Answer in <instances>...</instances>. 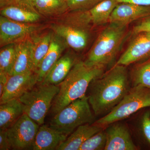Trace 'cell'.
I'll return each mask as SVG.
<instances>
[{"mask_svg":"<svg viewBox=\"0 0 150 150\" xmlns=\"http://www.w3.org/2000/svg\"><path fill=\"white\" fill-rule=\"evenodd\" d=\"M134 36L115 64L126 67L150 59V32L139 33Z\"/></svg>","mask_w":150,"mask_h":150,"instance_id":"9c48e42d","label":"cell"},{"mask_svg":"<svg viewBox=\"0 0 150 150\" xmlns=\"http://www.w3.org/2000/svg\"><path fill=\"white\" fill-rule=\"evenodd\" d=\"M131 88L126 66L115 64L90 84L88 101L95 115H106Z\"/></svg>","mask_w":150,"mask_h":150,"instance_id":"6da1fadb","label":"cell"},{"mask_svg":"<svg viewBox=\"0 0 150 150\" xmlns=\"http://www.w3.org/2000/svg\"><path fill=\"white\" fill-rule=\"evenodd\" d=\"M103 129L93 123L79 126L56 150H79L89 138Z\"/></svg>","mask_w":150,"mask_h":150,"instance_id":"e0dca14e","label":"cell"},{"mask_svg":"<svg viewBox=\"0 0 150 150\" xmlns=\"http://www.w3.org/2000/svg\"><path fill=\"white\" fill-rule=\"evenodd\" d=\"M16 49L14 64L9 76L34 72L31 58L30 40H25L16 43Z\"/></svg>","mask_w":150,"mask_h":150,"instance_id":"d6986e66","label":"cell"},{"mask_svg":"<svg viewBox=\"0 0 150 150\" xmlns=\"http://www.w3.org/2000/svg\"><path fill=\"white\" fill-rule=\"evenodd\" d=\"M118 4L116 0H104L89 10L93 23L101 25L108 23L110 15Z\"/></svg>","mask_w":150,"mask_h":150,"instance_id":"7402d4cb","label":"cell"},{"mask_svg":"<svg viewBox=\"0 0 150 150\" xmlns=\"http://www.w3.org/2000/svg\"><path fill=\"white\" fill-rule=\"evenodd\" d=\"M8 75L0 73V97L1 96L8 80Z\"/></svg>","mask_w":150,"mask_h":150,"instance_id":"1f68e13d","label":"cell"},{"mask_svg":"<svg viewBox=\"0 0 150 150\" xmlns=\"http://www.w3.org/2000/svg\"><path fill=\"white\" fill-rule=\"evenodd\" d=\"M150 15V6L129 3H119L112 11L108 23L127 25Z\"/></svg>","mask_w":150,"mask_h":150,"instance_id":"8fae6325","label":"cell"},{"mask_svg":"<svg viewBox=\"0 0 150 150\" xmlns=\"http://www.w3.org/2000/svg\"><path fill=\"white\" fill-rule=\"evenodd\" d=\"M76 63L75 57L72 54H65L54 64L42 82L59 85L67 77Z\"/></svg>","mask_w":150,"mask_h":150,"instance_id":"ac0fdd59","label":"cell"},{"mask_svg":"<svg viewBox=\"0 0 150 150\" xmlns=\"http://www.w3.org/2000/svg\"><path fill=\"white\" fill-rule=\"evenodd\" d=\"M34 25L18 22L0 16V43L1 46L14 43L35 30Z\"/></svg>","mask_w":150,"mask_h":150,"instance_id":"4fadbf2b","label":"cell"},{"mask_svg":"<svg viewBox=\"0 0 150 150\" xmlns=\"http://www.w3.org/2000/svg\"><path fill=\"white\" fill-rule=\"evenodd\" d=\"M67 44L62 37L56 33L53 34L49 49L37 72L38 83L43 81L49 70L61 58Z\"/></svg>","mask_w":150,"mask_h":150,"instance_id":"2e32d148","label":"cell"},{"mask_svg":"<svg viewBox=\"0 0 150 150\" xmlns=\"http://www.w3.org/2000/svg\"><path fill=\"white\" fill-rule=\"evenodd\" d=\"M102 67H89L83 61L78 62L60 84L51 108L53 116L71 103L86 96L90 84L104 73Z\"/></svg>","mask_w":150,"mask_h":150,"instance_id":"7a4b0ae2","label":"cell"},{"mask_svg":"<svg viewBox=\"0 0 150 150\" xmlns=\"http://www.w3.org/2000/svg\"><path fill=\"white\" fill-rule=\"evenodd\" d=\"M68 136L51 127L40 126L32 150H54L67 139Z\"/></svg>","mask_w":150,"mask_h":150,"instance_id":"9a60e30c","label":"cell"},{"mask_svg":"<svg viewBox=\"0 0 150 150\" xmlns=\"http://www.w3.org/2000/svg\"><path fill=\"white\" fill-rule=\"evenodd\" d=\"M142 32H150V15L140 20L132 30L134 35Z\"/></svg>","mask_w":150,"mask_h":150,"instance_id":"83f0119b","label":"cell"},{"mask_svg":"<svg viewBox=\"0 0 150 150\" xmlns=\"http://www.w3.org/2000/svg\"><path fill=\"white\" fill-rule=\"evenodd\" d=\"M150 106V88L133 87L110 112L93 123L105 128L112 123L126 119L144 108Z\"/></svg>","mask_w":150,"mask_h":150,"instance_id":"8992f818","label":"cell"},{"mask_svg":"<svg viewBox=\"0 0 150 150\" xmlns=\"http://www.w3.org/2000/svg\"><path fill=\"white\" fill-rule=\"evenodd\" d=\"M142 129L145 138L150 144V112L147 111L143 115Z\"/></svg>","mask_w":150,"mask_h":150,"instance_id":"f1b7e54d","label":"cell"},{"mask_svg":"<svg viewBox=\"0 0 150 150\" xmlns=\"http://www.w3.org/2000/svg\"><path fill=\"white\" fill-rule=\"evenodd\" d=\"M40 126L23 113L6 130L11 149L32 150Z\"/></svg>","mask_w":150,"mask_h":150,"instance_id":"ba28073f","label":"cell"},{"mask_svg":"<svg viewBox=\"0 0 150 150\" xmlns=\"http://www.w3.org/2000/svg\"><path fill=\"white\" fill-rule=\"evenodd\" d=\"M118 3H129L138 5L150 6V0H116Z\"/></svg>","mask_w":150,"mask_h":150,"instance_id":"4dcf8cb0","label":"cell"},{"mask_svg":"<svg viewBox=\"0 0 150 150\" xmlns=\"http://www.w3.org/2000/svg\"><path fill=\"white\" fill-rule=\"evenodd\" d=\"M12 149L6 130H0V150Z\"/></svg>","mask_w":150,"mask_h":150,"instance_id":"f546056e","label":"cell"},{"mask_svg":"<svg viewBox=\"0 0 150 150\" xmlns=\"http://www.w3.org/2000/svg\"><path fill=\"white\" fill-rule=\"evenodd\" d=\"M131 79L133 87L140 86L150 88V58L134 68Z\"/></svg>","mask_w":150,"mask_h":150,"instance_id":"cb8c5ba5","label":"cell"},{"mask_svg":"<svg viewBox=\"0 0 150 150\" xmlns=\"http://www.w3.org/2000/svg\"><path fill=\"white\" fill-rule=\"evenodd\" d=\"M101 31L85 64L89 67H105L112 64L121 50L128 35L127 25L109 23Z\"/></svg>","mask_w":150,"mask_h":150,"instance_id":"3957f363","label":"cell"},{"mask_svg":"<svg viewBox=\"0 0 150 150\" xmlns=\"http://www.w3.org/2000/svg\"><path fill=\"white\" fill-rule=\"evenodd\" d=\"M0 105V130H6L24 113L23 105L19 99L11 100Z\"/></svg>","mask_w":150,"mask_h":150,"instance_id":"ffe728a7","label":"cell"},{"mask_svg":"<svg viewBox=\"0 0 150 150\" xmlns=\"http://www.w3.org/2000/svg\"><path fill=\"white\" fill-rule=\"evenodd\" d=\"M1 8V16L18 22L31 23L40 18L30 0L12 3Z\"/></svg>","mask_w":150,"mask_h":150,"instance_id":"5bb4252c","label":"cell"},{"mask_svg":"<svg viewBox=\"0 0 150 150\" xmlns=\"http://www.w3.org/2000/svg\"><path fill=\"white\" fill-rule=\"evenodd\" d=\"M94 120L86 95L71 103L53 116L49 126L69 136L79 126L91 124Z\"/></svg>","mask_w":150,"mask_h":150,"instance_id":"5b68a950","label":"cell"},{"mask_svg":"<svg viewBox=\"0 0 150 150\" xmlns=\"http://www.w3.org/2000/svg\"><path fill=\"white\" fill-rule=\"evenodd\" d=\"M72 24L55 25V33L64 39L76 51L83 50L87 45L89 38V24L92 22L88 11H80Z\"/></svg>","mask_w":150,"mask_h":150,"instance_id":"52a82bcc","label":"cell"},{"mask_svg":"<svg viewBox=\"0 0 150 150\" xmlns=\"http://www.w3.org/2000/svg\"><path fill=\"white\" fill-rule=\"evenodd\" d=\"M24 1V0H8L7 1L6 3V4L4 6L10 4H12V3L17 2L21 1Z\"/></svg>","mask_w":150,"mask_h":150,"instance_id":"d6a6232c","label":"cell"},{"mask_svg":"<svg viewBox=\"0 0 150 150\" xmlns=\"http://www.w3.org/2000/svg\"><path fill=\"white\" fill-rule=\"evenodd\" d=\"M59 89V85L38 83L18 98L23 105L24 113L39 126L43 125Z\"/></svg>","mask_w":150,"mask_h":150,"instance_id":"277c9868","label":"cell"},{"mask_svg":"<svg viewBox=\"0 0 150 150\" xmlns=\"http://www.w3.org/2000/svg\"><path fill=\"white\" fill-rule=\"evenodd\" d=\"M108 127L105 130L107 140L104 150H137L126 125L114 123Z\"/></svg>","mask_w":150,"mask_h":150,"instance_id":"7c38bea8","label":"cell"},{"mask_svg":"<svg viewBox=\"0 0 150 150\" xmlns=\"http://www.w3.org/2000/svg\"><path fill=\"white\" fill-rule=\"evenodd\" d=\"M38 83L37 74L34 72L9 76L5 88L0 97V104L18 99Z\"/></svg>","mask_w":150,"mask_h":150,"instance_id":"30bf717a","label":"cell"},{"mask_svg":"<svg viewBox=\"0 0 150 150\" xmlns=\"http://www.w3.org/2000/svg\"><path fill=\"white\" fill-rule=\"evenodd\" d=\"M33 7L39 13L53 15L64 12L69 8L67 1L62 0H30Z\"/></svg>","mask_w":150,"mask_h":150,"instance_id":"603a6c76","label":"cell"},{"mask_svg":"<svg viewBox=\"0 0 150 150\" xmlns=\"http://www.w3.org/2000/svg\"><path fill=\"white\" fill-rule=\"evenodd\" d=\"M104 0H67L69 9L72 11H88Z\"/></svg>","mask_w":150,"mask_h":150,"instance_id":"4316f807","label":"cell"},{"mask_svg":"<svg viewBox=\"0 0 150 150\" xmlns=\"http://www.w3.org/2000/svg\"><path fill=\"white\" fill-rule=\"evenodd\" d=\"M62 1H65L67 2V0H62Z\"/></svg>","mask_w":150,"mask_h":150,"instance_id":"836d02e7","label":"cell"},{"mask_svg":"<svg viewBox=\"0 0 150 150\" xmlns=\"http://www.w3.org/2000/svg\"><path fill=\"white\" fill-rule=\"evenodd\" d=\"M16 43L3 46L0 51V73L9 76L13 68L16 54Z\"/></svg>","mask_w":150,"mask_h":150,"instance_id":"d4e9b609","label":"cell"},{"mask_svg":"<svg viewBox=\"0 0 150 150\" xmlns=\"http://www.w3.org/2000/svg\"><path fill=\"white\" fill-rule=\"evenodd\" d=\"M106 140V131L103 129L89 138L81 146L79 150H104Z\"/></svg>","mask_w":150,"mask_h":150,"instance_id":"484cf974","label":"cell"},{"mask_svg":"<svg viewBox=\"0 0 150 150\" xmlns=\"http://www.w3.org/2000/svg\"><path fill=\"white\" fill-rule=\"evenodd\" d=\"M53 34L48 33L40 36H34L30 40L33 70L36 74L49 49Z\"/></svg>","mask_w":150,"mask_h":150,"instance_id":"44dd1931","label":"cell"}]
</instances>
